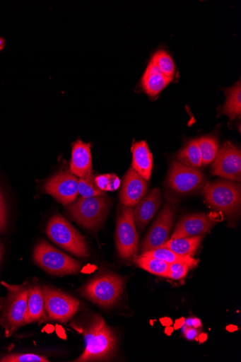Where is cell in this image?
I'll return each instance as SVG.
<instances>
[{
  "mask_svg": "<svg viewBox=\"0 0 241 362\" xmlns=\"http://www.w3.org/2000/svg\"><path fill=\"white\" fill-rule=\"evenodd\" d=\"M85 338L86 349L83 354L74 361L88 362L109 361L117 348V337L105 319L94 315L86 327L76 322L71 324Z\"/></svg>",
  "mask_w": 241,
  "mask_h": 362,
  "instance_id": "cell-1",
  "label": "cell"
},
{
  "mask_svg": "<svg viewBox=\"0 0 241 362\" xmlns=\"http://www.w3.org/2000/svg\"><path fill=\"white\" fill-rule=\"evenodd\" d=\"M2 284L8 290V294L4 304L1 324L5 328L6 337H11L19 327L25 325V315L27 310L28 287Z\"/></svg>",
  "mask_w": 241,
  "mask_h": 362,
  "instance_id": "cell-2",
  "label": "cell"
},
{
  "mask_svg": "<svg viewBox=\"0 0 241 362\" xmlns=\"http://www.w3.org/2000/svg\"><path fill=\"white\" fill-rule=\"evenodd\" d=\"M47 235L55 244L73 255L83 258L89 256L85 238L63 216L55 215L47 226Z\"/></svg>",
  "mask_w": 241,
  "mask_h": 362,
  "instance_id": "cell-3",
  "label": "cell"
},
{
  "mask_svg": "<svg viewBox=\"0 0 241 362\" xmlns=\"http://www.w3.org/2000/svg\"><path fill=\"white\" fill-rule=\"evenodd\" d=\"M124 285V281L121 276L107 274L88 283L81 289V294L97 305L108 308L119 299Z\"/></svg>",
  "mask_w": 241,
  "mask_h": 362,
  "instance_id": "cell-4",
  "label": "cell"
},
{
  "mask_svg": "<svg viewBox=\"0 0 241 362\" xmlns=\"http://www.w3.org/2000/svg\"><path fill=\"white\" fill-rule=\"evenodd\" d=\"M33 259L40 268L54 276L76 274L81 270L78 261L54 248L45 240L40 241L34 250Z\"/></svg>",
  "mask_w": 241,
  "mask_h": 362,
  "instance_id": "cell-5",
  "label": "cell"
},
{
  "mask_svg": "<svg viewBox=\"0 0 241 362\" xmlns=\"http://www.w3.org/2000/svg\"><path fill=\"white\" fill-rule=\"evenodd\" d=\"M203 194L208 204L213 209L232 215L240 206L241 188L240 184L231 181L218 180L206 184Z\"/></svg>",
  "mask_w": 241,
  "mask_h": 362,
  "instance_id": "cell-6",
  "label": "cell"
},
{
  "mask_svg": "<svg viewBox=\"0 0 241 362\" xmlns=\"http://www.w3.org/2000/svg\"><path fill=\"white\" fill-rule=\"evenodd\" d=\"M110 201L106 195L81 197L67 208L72 218L86 228L99 227L107 216Z\"/></svg>",
  "mask_w": 241,
  "mask_h": 362,
  "instance_id": "cell-7",
  "label": "cell"
},
{
  "mask_svg": "<svg viewBox=\"0 0 241 362\" xmlns=\"http://www.w3.org/2000/svg\"><path fill=\"white\" fill-rule=\"evenodd\" d=\"M139 241L134 209L124 206L118 218L116 229V243L119 256L127 260L134 259L139 252Z\"/></svg>",
  "mask_w": 241,
  "mask_h": 362,
  "instance_id": "cell-8",
  "label": "cell"
},
{
  "mask_svg": "<svg viewBox=\"0 0 241 362\" xmlns=\"http://www.w3.org/2000/svg\"><path fill=\"white\" fill-rule=\"evenodd\" d=\"M45 310L49 319L61 322L70 320L79 310V301L66 293L44 286Z\"/></svg>",
  "mask_w": 241,
  "mask_h": 362,
  "instance_id": "cell-9",
  "label": "cell"
},
{
  "mask_svg": "<svg viewBox=\"0 0 241 362\" xmlns=\"http://www.w3.org/2000/svg\"><path fill=\"white\" fill-rule=\"evenodd\" d=\"M167 184L178 193L188 194L204 186V177L196 168H189L180 161L173 160L170 168Z\"/></svg>",
  "mask_w": 241,
  "mask_h": 362,
  "instance_id": "cell-10",
  "label": "cell"
},
{
  "mask_svg": "<svg viewBox=\"0 0 241 362\" xmlns=\"http://www.w3.org/2000/svg\"><path fill=\"white\" fill-rule=\"evenodd\" d=\"M212 174L226 180L241 181V153L230 142L220 148L212 167Z\"/></svg>",
  "mask_w": 241,
  "mask_h": 362,
  "instance_id": "cell-11",
  "label": "cell"
},
{
  "mask_svg": "<svg viewBox=\"0 0 241 362\" xmlns=\"http://www.w3.org/2000/svg\"><path fill=\"white\" fill-rule=\"evenodd\" d=\"M176 214L175 204H166L151 226L143 245V252L160 247L167 240Z\"/></svg>",
  "mask_w": 241,
  "mask_h": 362,
  "instance_id": "cell-12",
  "label": "cell"
},
{
  "mask_svg": "<svg viewBox=\"0 0 241 362\" xmlns=\"http://www.w3.org/2000/svg\"><path fill=\"white\" fill-rule=\"evenodd\" d=\"M78 178L71 172H59L45 184L46 192L63 205L71 204L77 199Z\"/></svg>",
  "mask_w": 241,
  "mask_h": 362,
  "instance_id": "cell-13",
  "label": "cell"
},
{
  "mask_svg": "<svg viewBox=\"0 0 241 362\" xmlns=\"http://www.w3.org/2000/svg\"><path fill=\"white\" fill-rule=\"evenodd\" d=\"M148 183L132 168L126 174L120 192L121 203L126 207L134 208L143 199L147 192Z\"/></svg>",
  "mask_w": 241,
  "mask_h": 362,
  "instance_id": "cell-14",
  "label": "cell"
},
{
  "mask_svg": "<svg viewBox=\"0 0 241 362\" xmlns=\"http://www.w3.org/2000/svg\"><path fill=\"white\" fill-rule=\"evenodd\" d=\"M216 221L208 214H197L184 216L177 223L171 239L201 235L215 226Z\"/></svg>",
  "mask_w": 241,
  "mask_h": 362,
  "instance_id": "cell-15",
  "label": "cell"
},
{
  "mask_svg": "<svg viewBox=\"0 0 241 362\" xmlns=\"http://www.w3.org/2000/svg\"><path fill=\"white\" fill-rule=\"evenodd\" d=\"M90 144L78 141L73 145L70 172L80 178L93 175Z\"/></svg>",
  "mask_w": 241,
  "mask_h": 362,
  "instance_id": "cell-16",
  "label": "cell"
},
{
  "mask_svg": "<svg viewBox=\"0 0 241 362\" xmlns=\"http://www.w3.org/2000/svg\"><path fill=\"white\" fill-rule=\"evenodd\" d=\"M162 199L158 188L153 189L134 210L135 223L142 230L146 227L161 205Z\"/></svg>",
  "mask_w": 241,
  "mask_h": 362,
  "instance_id": "cell-17",
  "label": "cell"
},
{
  "mask_svg": "<svg viewBox=\"0 0 241 362\" xmlns=\"http://www.w3.org/2000/svg\"><path fill=\"white\" fill-rule=\"evenodd\" d=\"M47 320L48 318L45 310L43 288L40 285L28 286L25 323L42 322Z\"/></svg>",
  "mask_w": 241,
  "mask_h": 362,
  "instance_id": "cell-18",
  "label": "cell"
},
{
  "mask_svg": "<svg viewBox=\"0 0 241 362\" xmlns=\"http://www.w3.org/2000/svg\"><path fill=\"white\" fill-rule=\"evenodd\" d=\"M132 169L145 180L150 181L153 157L146 142L134 143L131 147Z\"/></svg>",
  "mask_w": 241,
  "mask_h": 362,
  "instance_id": "cell-19",
  "label": "cell"
},
{
  "mask_svg": "<svg viewBox=\"0 0 241 362\" xmlns=\"http://www.w3.org/2000/svg\"><path fill=\"white\" fill-rule=\"evenodd\" d=\"M171 78L163 75L160 71L150 62L143 74L141 84L148 95L150 96H156L171 82Z\"/></svg>",
  "mask_w": 241,
  "mask_h": 362,
  "instance_id": "cell-20",
  "label": "cell"
},
{
  "mask_svg": "<svg viewBox=\"0 0 241 362\" xmlns=\"http://www.w3.org/2000/svg\"><path fill=\"white\" fill-rule=\"evenodd\" d=\"M202 236H194L178 239H170L161 247L170 249L182 256L193 257L201 242Z\"/></svg>",
  "mask_w": 241,
  "mask_h": 362,
  "instance_id": "cell-21",
  "label": "cell"
},
{
  "mask_svg": "<svg viewBox=\"0 0 241 362\" xmlns=\"http://www.w3.org/2000/svg\"><path fill=\"white\" fill-rule=\"evenodd\" d=\"M226 102L221 115H227L231 120L240 117L241 114V84L239 81L234 86L225 90Z\"/></svg>",
  "mask_w": 241,
  "mask_h": 362,
  "instance_id": "cell-22",
  "label": "cell"
},
{
  "mask_svg": "<svg viewBox=\"0 0 241 362\" xmlns=\"http://www.w3.org/2000/svg\"><path fill=\"white\" fill-rule=\"evenodd\" d=\"M137 267L156 276L166 277L169 264L166 262L151 256H136L134 258Z\"/></svg>",
  "mask_w": 241,
  "mask_h": 362,
  "instance_id": "cell-23",
  "label": "cell"
},
{
  "mask_svg": "<svg viewBox=\"0 0 241 362\" xmlns=\"http://www.w3.org/2000/svg\"><path fill=\"white\" fill-rule=\"evenodd\" d=\"M177 158L184 165L197 168L202 166L201 156L196 140H192L178 153Z\"/></svg>",
  "mask_w": 241,
  "mask_h": 362,
  "instance_id": "cell-24",
  "label": "cell"
},
{
  "mask_svg": "<svg viewBox=\"0 0 241 362\" xmlns=\"http://www.w3.org/2000/svg\"><path fill=\"white\" fill-rule=\"evenodd\" d=\"M142 255L145 256H151L155 258H158L166 262L167 263H168V264H170V263L178 262H187L193 268L198 265L199 261V259H196L191 257H185L180 255L170 250V249L162 247L148 252H143Z\"/></svg>",
  "mask_w": 241,
  "mask_h": 362,
  "instance_id": "cell-25",
  "label": "cell"
},
{
  "mask_svg": "<svg viewBox=\"0 0 241 362\" xmlns=\"http://www.w3.org/2000/svg\"><path fill=\"white\" fill-rule=\"evenodd\" d=\"M196 141L201 152L202 166L208 165L215 160L218 156V141L214 136H204Z\"/></svg>",
  "mask_w": 241,
  "mask_h": 362,
  "instance_id": "cell-26",
  "label": "cell"
},
{
  "mask_svg": "<svg viewBox=\"0 0 241 362\" xmlns=\"http://www.w3.org/2000/svg\"><path fill=\"white\" fill-rule=\"evenodd\" d=\"M151 62L157 67L166 77L173 79L176 68L173 59L163 50L157 52L152 57Z\"/></svg>",
  "mask_w": 241,
  "mask_h": 362,
  "instance_id": "cell-27",
  "label": "cell"
},
{
  "mask_svg": "<svg viewBox=\"0 0 241 362\" xmlns=\"http://www.w3.org/2000/svg\"><path fill=\"white\" fill-rule=\"evenodd\" d=\"M78 193L83 197L107 195L96 185L93 174L79 179Z\"/></svg>",
  "mask_w": 241,
  "mask_h": 362,
  "instance_id": "cell-28",
  "label": "cell"
},
{
  "mask_svg": "<svg viewBox=\"0 0 241 362\" xmlns=\"http://www.w3.org/2000/svg\"><path fill=\"white\" fill-rule=\"evenodd\" d=\"M98 187L102 192L114 191L120 186V180L115 174L101 175L95 177Z\"/></svg>",
  "mask_w": 241,
  "mask_h": 362,
  "instance_id": "cell-29",
  "label": "cell"
},
{
  "mask_svg": "<svg viewBox=\"0 0 241 362\" xmlns=\"http://www.w3.org/2000/svg\"><path fill=\"white\" fill-rule=\"evenodd\" d=\"M193 268L187 262H174L170 263L168 267L166 278L173 280H182L184 279L190 269Z\"/></svg>",
  "mask_w": 241,
  "mask_h": 362,
  "instance_id": "cell-30",
  "label": "cell"
},
{
  "mask_svg": "<svg viewBox=\"0 0 241 362\" xmlns=\"http://www.w3.org/2000/svg\"><path fill=\"white\" fill-rule=\"evenodd\" d=\"M2 362H49L43 356L34 354H14L6 356L0 360Z\"/></svg>",
  "mask_w": 241,
  "mask_h": 362,
  "instance_id": "cell-31",
  "label": "cell"
},
{
  "mask_svg": "<svg viewBox=\"0 0 241 362\" xmlns=\"http://www.w3.org/2000/svg\"><path fill=\"white\" fill-rule=\"evenodd\" d=\"M7 226V210L4 196L0 192V233L4 231Z\"/></svg>",
  "mask_w": 241,
  "mask_h": 362,
  "instance_id": "cell-32",
  "label": "cell"
},
{
  "mask_svg": "<svg viewBox=\"0 0 241 362\" xmlns=\"http://www.w3.org/2000/svg\"><path fill=\"white\" fill-rule=\"evenodd\" d=\"M184 334L187 339L189 341H193L198 337L199 332L197 330V328L185 326Z\"/></svg>",
  "mask_w": 241,
  "mask_h": 362,
  "instance_id": "cell-33",
  "label": "cell"
},
{
  "mask_svg": "<svg viewBox=\"0 0 241 362\" xmlns=\"http://www.w3.org/2000/svg\"><path fill=\"white\" fill-rule=\"evenodd\" d=\"M185 326L194 328H199L201 327V322L199 318L189 317L186 320Z\"/></svg>",
  "mask_w": 241,
  "mask_h": 362,
  "instance_id": "cell-34",
  "label": "cell"
},
{
  "mask_svg": "<svg viewBox=\"0 0 241 362\" xmlns=\"http://www.w3.org/2000/svg\"><path fill=\"white\" fill-rule=\"evenodd\" d=\"M4 255V247L2 245V243H0V263H1L2 259Z\"/></svg>",
  "mask_w": 241,
  "mask_h": 362,
  "instance_id": "cell-35",
  "label": "cell"
},
{
  "mask_svg": "<svg viewBox=\"0 0 241 362\" xmlns=\"http://www.w3.org/2000/svg\"><path fill=\"white\" fill-rule=\"evenodd\" d=\"M0 324H1V320H0Z\"/></svg>",
  "mask_w": 241,
  "mask_h": 362,
  "instance_id": "cell-36",
  "label": "cell"
}]
</instances>
